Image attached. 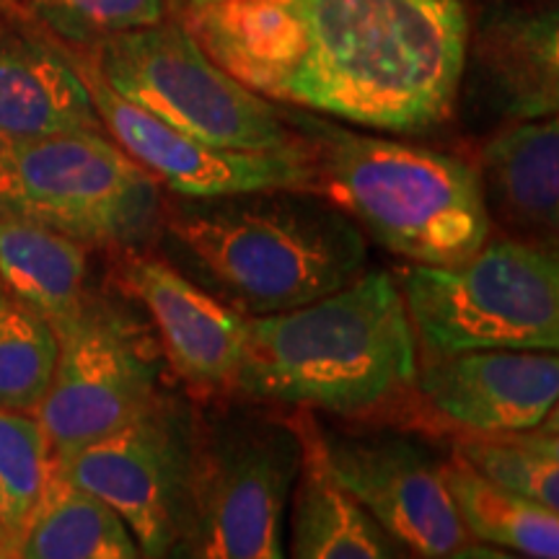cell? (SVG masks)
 Returning <instances> with one entry per match:
<instances>
[{"instance_id": "6da1fadb", "label": "cell", "mask_w": 559, "mask_h": 559, "mask_svg": "<svg viewBox=\"0 0 559 559\" xmlns=\"http://www.w3.org/2000/svg\"><path fill=\"white\" fill-rule=\"evenodd\" d=\"M306 45L280 102L417 135L459 102L469 52L461 0H300Z\"/></svg>"}, {"instance_id": "7a4b0ae2", "label": "cell", "mask_w": 559, "mask_h": 559, "mask_svg": "<svg viewBox=\"0 0 559 559\" xmlns=\"http://www.w3.org/2000/svg\"><path fill=\"white\" fill-rule=\"evenodd\" d=\"M169 260L241 317L324 298L366 267L362 230L321 194L267 190L164 205Z\"/></svg>"}, {"instance_id": "3957f363", "label": "cell", "mask_w": 559, "mask_h": 559, "mask_svg": "<svg viewBox=\"0 0 559 559\" xmlns=\"http://www.w3.org/2000/svg\"><path fill=\"white\" fill-rule=\"evenodd\" d=\"M415 376L417 340L400 283L373 270L298 309L247 319L230 391L358 417L407 394Z\"/></svg>"}, {"instance_id": "277c9868", "label": "cell", "mask_w": 559, "mask_h": 559, "mask_svg": "<svg viewBox=\"0 0 559 559\" xmlns=\"http://www.w3.org/2000/svg\"><path fill=\"white\" fill-rule=\"evenodd\" d=\"M288 117L311 145L313 194L391 254L445 267L472 257L492 234L479 174L466 160L298 111Z\"/></svg>"}, {"instance_id": "5b68a950", "label": "cell", "mask_w": 559, "mask_h": 559, "mask_svg": "<svg viewBox=\"0 0 559 559\" xmlns=\"http://www.w3.org/2000/svg\"><path fill=\"white\" fill-rule=\"evenodd\" d=\"M300 461L298 423L243 407L198 412L185 521L166 559H283Z\"/></svg>"}, {"instance_id": "8992f818", "label": "cell", "mask_w": 559, "mask_h": 559, "mask_svg": "<svg viewBox=\"0 0 559 559\" xmlns=\"http://www.w3.org/2000/svg\"><path fill=\"white\" fill-rule=\"evenodd\" d=\"M400 290L428 358L559 347V260L539 241L487 239L464 262L409 264Z\"/></svg>"}, {"instance_id": "52a82bcc", "label": "cell", "mask_w": 559, "mask_h": 559, "mask_svg": "<svg viewBox=\"0 0 559 559\" xmlns=\"http://www.w3.org/2000/svg\"><path fill=\"white\" fill-rule=\"evenodd\" d=\"M164 205L158 181L107 132L0 138V218L135 251L160 234Z\"/></svg>"}, {"instance_id": "ba28073f", "label": "cell", "mask_w": 559, "mask_h": 559, "mask_svg": "<svg viewBox=\"0 0 559 559\" xmlns=\"http://www.w3.org/2000/svg\"><path fill=\"white\" fill-rule=\"evenodd\" d=\"M75 52L124 102L202 143L230 151L306 145L288 111L230 79L185 26L115 34Z\"/></svg>"}, {"instance_id": "9c48e42d", "label": "cell", "mask_w": 559, "mask_h": 559, "mask_svg": "<svg viewBox=\"0 0 559 559\" xmlns=\"http://www.w3.org/2000/svg\"><path fill=\"white\" fill-rule=\"evenodd\" d=\"M58 334V362L37 423L52 459L120 430L164 391L166 358L153 326L107 298H86Z\"/></svg>"}, {"instance_id": "30bf717a", "label": "cell", "mask_w": 559, "mask_h": 559, "mask_svg": "<svg viewBox=\"0 0 559 559\" xmlns=\"http://www.w3.org/2000/svg\"><path fill=\"white\" fill-rule=\"evenodd\" d=\"M194 415L177 394L160 391L132 423L55 459V472L115 510L145 559H166L185 521L192 479Z\"/></svg>"}, {"instance_id": "8fae6325", "label": "cell", "mask_w": 559, "mask_h": 559, "mask_svg": "<svg viewBox=\"0 0 559 559\" xmlns=\"http://www.w3.org/2000/svg\"><path fill=\"white\" fill-rule=\"evenodd\" d=\"M332 477L417 559H445L469 544L443 461L409 432L319 428Z\"/></svg>"}, {"instance_id": "7c38bea8", "label": "cell", "mask_w": 559, "mask_h": 559, "mask_svg": "<svg viewBox=\"0 0 559 559\" xmlns=\"http://www.w3.org/2000/svg\"><path fill=\"white\" fill-rule=\"evenodd\" d=\"M86 83L104 132L115 140L158 187L181 200H213L228 194L304 190L313 192L311 145L290 151H230L202 143L169 128L135 104L124 102L79 52H68Z\"/></svg>"}, {"instance_id": "4fadbf2b", "label": "cell", "mask_w": 559, "mask_h": 559, "mask_svg": "<svg viewBox=\"0 0 559 559\" xmlns=\"http://www.w3.org/2000/svg\"><path fill=\"white\" fill-rule=\"evenodd\" d=\"M412 391L461 436H498L542 425L559 400L551 349H474L428 358Z\"/></svg>"}, {"instance_id": "5bb4252c", "label": "cell", "mask_w": 559, "mask_h": 559, "mask_svg": "<svg viewBox=\"0 0 559 559\" xmlns=\"http://www.w3.org/2000/svg\"><path fill=\"white\" fill-rule=\"evenodd\" d=\"M120 283L148 313L166 366L187 386L218 394L234 386L247 317L200 288L164 257L124 251Z\"/></svg>"}, {"instance_id": "9a60e30c", "label": "cell", "mask_w": 559, "mask_h": 559, "mask_svg": "<svg viewBox=\"0 0 559 559\" xmlns=\"http://www.w3.org/2000/svg\"><path fill=\"white\" fill-rule=\"evenodd\" d=\"M187 32L241 86L280 102L306 45L300 0H223L190 9Z\"/></svg>"}, {"instance_id": "2e32d148", "label": "cell", "mask_w": 559, "mask_h": 559, "mask_svg": "<svg viewBox=\"0 0 559 559\" xmlns=\"http://www.w3.org/2000/svg\"><path fill=\"white\" fill-rule=\"evenodd\" d=\"M104 132L70 55L41 39L0 32V138Z\"/></svg>"}, {"instance_id": "e0dca14e", "label": "cell", "mask_w": 559, "mask_h": 559, "mask_svg": "<svg viewBox=\"0 0 559 559\" xmlns=\"http://www.w3.org/2000/svg\"><path fill=\"white\" fill-rule=\"evenodd\" d=\"M481 194L489 218L513 228L515 239L555 247L559 226L557 117L510 124L479 153Z\"/></svg>"}, {"instance_id": "ac0fdd59", "label": "cell", "mask_w": 559, "mask_h": 559, "mask_svg": "<svg viewBox=\"0 0 559 559\" xmlns=\"http://www.w3.org/2000/svg\"><path fill=\"white\" fill-rule=\"evenodd\" d=\"M298 428L304 461L293 495L290 559H409V551L334 481L319 425L306 415Z\"/></svg>"}, {"instance_id": "d6986e66", "label": "cell", "mask_w": 559, "mask_h": 559, "mask_svg": "<svg viewBox=\"0 0 559 559\" xmlns=\"http://www.w3.org/2000/svg\"><path fill=\"white\" fill-rule=\"evenodd\" d=\"M477 68L492 102L510 120L557 117V9L508 11L489 19L477 37Z\"/></svg>"}, {"instance_id": "ffe728a7", "label": "cell", "mask_w": 559, "mask_h": 559, "mask_svg": "<svg viewBox=\"0 0 559 559\" xmlns=\"http://www.w3.org/2000/svg\"><path fill=\"white\" fill-rule=\"evenodd\" d=\"M88 247L58 230L0 218V293L29 306L52 326L83 309Z\"/></svg>"}, {"instance_id": "44dd1931", "label": "cell", "mask_w": 559, "mask_h": 559, "mask_svg": "<svg viewBox=\"0 0 559 559\" xmlns=\"http://www.w3.org/2000/svg\"><path fill=\"white\" fill-rule=\"evenodd\" d=\"M21 559H145L120 515L52 472L19 536Z\"/></svg>"}, {"instance_id": "7402d4cb", "label": "cell", "mask_w": 559, "mask_h": 559, "mask_svg": "<svg viewBox=\"0 0 559 559\" xmlns=\"http://www.w3.org/2000/svg\"><path fill=\"white\" fill-rule=\"evenodd\" d=\"M443 477L472 542L531 559H559V513L510 492L453 453Z\"/></svg>"}, {"instance_id": "603a6c76", "label": "cell", "mask_w": 559, "mask_h": 559, "mask_svg": "<svg viewBox=\"0 0 559 559\" xmlns=\"http://www.w3.org/2000/svg\"><path fill=\"white\" fill-rule=\"evenodd\" d=\"M453 453L495 485L559 513L557 412L531 430L459 436Z\"/></svg>"}, {"instance_id": "cb8c5ba5", "label": "cell", "mask_w": 559, "mask_h": 559, "mask_svg": "<svg viewBox=\"0 0 559 559\" xmlns=\"http://www.w3.org/2000/svg\"><path fill=\"white\" fill-rule=\"evenodd\" d=\"M58 362L55 326L0 293V409L34 415Z\"/></svg>"}, {"instance_id": "d4e9b609", "label": "cell", "mask_w": 559, "mask_h": 559, "mask_svg": "<svg viewBox=\"0 0 559 559\" xmlns=\"http://www.w3.org/2000/svg\"><path fill=\"white\" fill-rule=\"evenodd\" d=\"M55 459L34 415L0 409V526L16 539L50 485Z\"/></svg>"}, {"instance_id": "484cf974", "label": "cell", "mask_w": 559, "mask_h": 559, "mask_svg": "<svg viewBox=\"0 0 559 559\" xmlns=\"http://www.w3.org/2000/svg\"><path fill=\"white\" fill-rule=\"evenodd\" d=\"M47 26L55 37L70 45L88 47L115 34L148 29L164 24L166 0H19Z\"/></svg>"}, {"instance_id": "4316f807", "label": "cell", "mask_w": 559, "mask_h": 559, "mask_svg": "<svg viewBox=\"0 0 559 559\" xmlns=\"http://www.w3.org/2000/svg\"><path fill=\"white\" fill-rule=\"evenodd\" d=\"M445 559H531L523 555H515V551H506V549H495L487 547V544H464V547L453 551Z\"/></svg>"}, {"instance_id": "83f0119b", "label": "cell", "mask_w": 559, "mask_h": 559, "mask_svg": "<svg viewBox=\"0 0 559 559\" xmlns=\"http://www.w3.org/2000/svg\"><path fill=\"white\" fill-rule=\"evenodd\" d=\"M0 559H21L16 539L3 526H0Z\"/></svg>"}, {"instance_id": "f1b7e54d", "label": "cell", "mask_w": 559, "mask_h": 559, "mask_svg": "<svg viewBox=\"0 0 559 559\" xmlns=\"http://www.w3.org/2000/svg\"><path fill=\"white\" fill-rule=\"evenodd\" d=\"M190 9H202V5H213V3H223V0H187Z\"/></svg>"}, {"instance_id": "f546056e", "label": "cell", "mask_w": 559, "mask_h": 559, "mask_svg": "<svg viewBox=\"0 0 559 559\" xmlns=\"http://www.w3.org/2000/svg\"><path fill=\"white\" fill-rule=\"evenodd\" d=\"M0 5H5V0H0ZM5 26H3V21H0V32H3Z\"/></svg>"}, {"instance_id": "4dcf8cb0", "label": "cell", "mask_w": 559, "mask_h": 559, "mask_svg": "<svg viewBox=\"0 0 559 559\" xmlns=\"http://www.w3.org/2000/svg\"><path fill=\"white\" fill-rule=\"evenodd\" d=\"M9 3H11V0H9ZM13 3H19V0H13Z\"/></svg>"}]
</instances>
